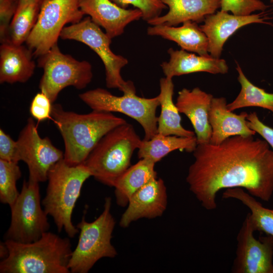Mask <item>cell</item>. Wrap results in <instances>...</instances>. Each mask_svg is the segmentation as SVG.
<instances>
[{
	"mask_svg": "<svg viewBox=\"0 0 273 273\" xmlns=\"http://www.w3.org/2000/svg\"><path fill=\"white\" fill-rule=\"evenodd\" d=\"M186 177L190 191L207 210L222 189L240 188L268 202L273 195V151L263 139L235 135L218 145L197 144Z\"/></svg>",
	"mask_w": 273,
	"mask_h": 273,
	"instance_id": "obj_1",
	"label": "cell"
},
{
	"mask_svg": "<svg viewBox=\"0 0 273 273\" xmlns=\"http://www.w3.org/2000/svg\"><path fill=\"white\" fill-rule=\"evenodd\" d=\"M51 119L63 139L64 159L71 165L84 163L106 134L127 122L113 113L92 110L78 114L66 111L58 104H53Z\"/></svg>",
	"mask_w": 273,
	"mask_h": 273,
	"instance_id": "obj_2",
	"label": "cell"
},
{
	"mask_svg": "<svg viewBox=\"0 0 273 273\" xmlns=\"http://www.w3.org/2000/svg\"><path fill=\"white\" fill-rule=\"evenodd\" d=\"M5 242L9 254L1 261V273L70 272L68 264L72 250L67 238L48 231L31 243Z\"/></svg>",
	"mask_w": 273,
	"mask_h": 273,
	"instance_id": "obj_3",
	"label": "cell"
},
{
	"mask_svg": "<svg viewBox=\"0 0 273 273\" xmlns=\"http://www.w3.org/2000/svg\"><path fill=\"white\" fill-rule=\"evenodd\" d=\"M90 176L91 173L83 163L71 165L64 159L49 172L41 204L46 213L52 217L58 232L63 229L70 238L79 232L72 223V214L83 185Z\"/></svg>",
	"mask_w": 273,
	"mask_h": 273,
	"instance_id": "obj_4",
	"label": "cell"
},
{
	"mask_svg": "<svg viewBox=\"0 0 273 273\" xmlns=\"http://www.w3.org/2000/svg\"><path fill=\"white\" fill-rule=\"evenodd\" d=\"M142 141L133 125L126 122L106 134L83 164L97 180L114 187L117 180L131 166L132 154Z\"/></svg>",
	"mask_w": 273,
	"mask_h": 273,
	"instance_id": "obj_5",
	"label": "cell"
},
{
	"mask_svg": "<svg viewBox=\"0 0 273 273\" xmlns=\"http://www.w3.org/2000/svg\"><path fill=\"white\" fill-rule=\"evenodd\" d=\"M111 198L106 197L102 213L95 220L87 222L84 216L76 225L80 232L78 241L72 251L68 267L71 273H87L104 257L117 255L111 244L115 220L111 213Z\"/></svg>",
	"mask_w": 273,
	"mask_h": 273,
	"instance_id": "obj_6",
	"label": "cell"
},
{
	"mask_svg": "<svg viewBox=\"0 0 273 273\" xmlns=\"http://www.w3.org/2000/svg\"><path fill=\"white\" fill-rule=\"evenodd\" d=\"M38 66L43 70L39 88L54 103L64 88L72 86L78 89L85 88L92 81L91 64L78 61L62 53L58 43L38 57Z\"/></svg>",
	"mask_w": 273,
	"mask_h": 273,
	"instance_id": "obj_7",
	"label": "cell"
},
{
	"mask_svg": "<svg viewBox=\"0 0 273 273\" xmlns=\"http://www.w3.org/2000/svg\"><path fill=\"white\" fill-rule=\"evenodd\" d=\"M60 38L83 43L98 55L105 67L108 88H117L123 94L136 93L133 82L124 80L121 74V69L128 63L127 59L112 51L110 47L112 38L89 16L77 23L65 27Z\"/></svg>",
	"mask_w": 273,
	"mask_h": 273,
	"instance_id": "obj_8",
	"label": "cell"
},
{
	"mask_svg": "<svg viewBox=\"0 0 273 273\" xmlns=\"http://www.w3.org/2000/svg\"><path fill=\"white\" fill-rule=\"evenodd\" d=\"M80 99L92 110L124 114L136 121L143 127L144 140H149L157 133L156 110L160 106L159 97H140L136 93L113 95L98 87L79 95Z\"/></svg>",
	"mask_w": 273,
	"mask_h": 273,
	"instance_id": "obj_9",
	"label": "cell"
},
{
	"mask_svg": "<svg viewBox=\"0 0 273 273\" xmlns=\"http://www.w3.org/2000/svg\"><path fill=\"white\" fill-rule=\"evenodd\" d=\"M39 183L24 180L17 199L11 206L10 224L5 240L29 243L38 240L48 232L50 225L41 207Z\"/></svg>",
	"mask_w": 273,
	"mask_h": 273,
	"instance_id": "obj_10",
	"label": "cell"
},
{
	"mask_svg": "<svg viewBox=\"0 0 273 273\" xmlns=\"http://www.w3.org/2000/svg\"><path fill=\"white\" fill-rule=\"evenodd\" d=\"M84 15L79 0H42L36 24L25 42L26 46L38 58L58 43L67 24L80 22Z\"/></svg>",
	"mask_w": 273,
	"mask_h": 273,
	"instance_id": "obj_11",
	"label": "cell"
},
{
	"mask_svg": "<svg viewBox=\"0 0 273 273\" xmlns=\"http://www.w3.org/2000/svg\"><path fill=\"white\" fill-rule=\"evenodd\" d=\"M16 141L17 161H22L27 164L29 179L46 181L52 168L64 158V153L48 137L39 135L32 117L27 119Z\"/></svg>",
	"mask_w": 273,
	"mask_h": 273,
	"instance_id": "obj_12",
	"label": "cell"
},
{
	"mask_svg": "<svg viewBox=\"0 0 273 273\" xmlns=\"http://www.w3.org/2000/svg\"><path fill=\"white\" fill-rule=\"evenodd\" d=\"M248 213L237 236L234 273H273V237L266 235L257 239Z\"/></svg>",
	"mask_w": 273,
	"mask_h": 273,
	"instance_id": "obj_13",
	"label": "cell"
},
{
	"mask_svg": "<svg viewBox=\"0 0 273 273\" xmlns=\"http://www.w3.org/2000/svg\"><path fill=\"white\" fill-rule=\"evenodd\" d=\"M264 11L257 14L239 16L220 10L205 18L200 26L208 40V53L219 58L224 43L239 29L252 23L270 24Z\"/></svg>",
	"mask_w": 273,
	"mask_h": 273,
	"instance_id": "obj_14",
	"label": "cell"
},
{
	"mask_svg": "<svg viewBox=\"0 0 273 273\" xmlns=\"http://www.w3.org/2000/svg\"><path fill=\"white\" fill-rule=\"evenodd\" d=\"M167 206L166 188L164 181L155 178L136 191L130 198L119 225L125 228L141 218L161 216Z\"/></svg>",
	"mask_w": 273,
	"mask_h": 273,
	"instance_id": "obj_15",
	"label": "cell"
},
{
	"mask_svg": "<svg viewBox=\"0 0 273 273\" xmlns=\"http://www.w3.org/2000/svg\"><path fill=\"white\" fill-rule=\"evenodd\" d=\"M80 9L111 38L121 35L126 26L143 17L138 9H126L111 0H79Z\"/></svg>",
	"mask_w": 273,
	"mask_h": 273,
	"instance_id": "obj_16",
	"label": "cell"
},
{
	"mask_svg": "<svg viewBox=\"0 0 273 273\" xmlns=\"http://www.w3.org/2000/svg\"><path fill=\"white\" fill-rule=\"evenodd\" d=\"M213 96L195 87L183 88L178 92L175 105L180 113L190 120L195 130L197 144L209 143L212 129L209 113Z\"/></svg>",
	"mask_w": 273,
	"mask_h": 273,
	"instance_id": "obj_17",
	"label": "cell"
},
{
	"mask_svg": "<svg viewBox=\"0 0 273 273\" xmlns=\"http://www.w3.org/2000/svg\"><path fill=\"white\" fill-rule=\"evenodd\" d=\"M225 98L212 99L209 113V122L212 129L209 143L218 145L228 138L235 135H254L256 133L247 124L246 112L235 114L227 108Z\"/></svg>",
	"mask_w": 273,
	"mask_h": 273,
	"instance_id": "obj_18",
	"label": "cell"
},
{
	"mask_svg": "<svg viewBox=\"0 0 273 273\" xmlns=\"http://www.w3.org/2000/svg\"><path fill=\"white\" fill-rule=\"evenodd\" d=\"M170 56L168 62H163L161 66L165 77L172 78L192 73L205 72L209 73L225 74L229 67L226 61L222 59L208 56L196 55L186 51L168 50Z\"/></svg>",
	"mask_w": 273,
	"mask_h": 273,
	"instance_id": "obj_19",
	"label": "cell"
},
{
	"mask_svg": "<svg viewBox=\"0 0 273 273\" xmlns=\"http://www.w3.org/2000/svg\"><path fill=\"white\" fill-rule=\"evenodd\" d=\"M31 50L23 44L5 42L0 47V83L27 81L36 67Z\"/></svg>",
	"mask_w": 273,
	"mask_h": 273,
	"instance_id": "obj_20",
	"label": "cell"
},
{
	"mask_svg": "<svg viewBox=\"0 0 273 273\" xmlns=\"http://www.w3.org/2000/svg\"><path fill=\"white\" fill-rule=\"evenodd\" d=\"M169 8L168 12L147 22L151 25L175 26L184 22L204 21L206 16L220 8L221 0H161Z\"/></svg>",
	"mask_w": 273,
	"mask_h": 273,
	"instance_id": "obj_21",
	"label": "cell"
},
{
	"mask_svg": "<svg viewBox=\"0 0 273 273\" xmlns=\"http://www.w3.org/2000/svg\"><path fill=\"white\" fill-rule=\"evenodd\" d=\"M147 33L174 41L186 51L201 56L209 55L208 38L196 22L186 21L180 27L152 25L148 28Z\"/></svg>",
	"mask_w": 273,
	"mask_h": 273,
	"instance_id": "obj_22",
	"label": "cell"
},
{
	"mask_svg": "<svg viewBox=\"0 0 273 273\" xmlns=\"http://www.w3.org/2000/svg\"><path fill=\"white\" fill-rule=\"evenodd\" d=\"M155 164L149 158L140 159L119 177L114 186L116 201L118 206H127L130 197L136 191L157 177Z\"/></svg>",
	"mask_w": 273,
	"mask_h": 273,
	"instance_id": "obj_23",
	"label": "cell"
},
{
	"mask_svg": "<svg viewBox=\"0 0 273 273\" xmlns=\"http://www.w3.org/2000/svg\"><path fill=\"white\" fill-rule=\"evenodd\" d=\"M159 85L161 112L158 117L157 132L165 135L196 136L195 132L185 129L181 125L180 113L173 101L174 84L172 78H161Z\"/></svg>",
	"mask_w": 273,
	"mask_h": 273,
	"instance_id": "obj_24",
	"label": "cell"
},
{
	"mask_svg": "<svg viewBox=\"0 0 273 273\" xmlns=\"http://www.w3.org/2000/svg\"><path fill=\"white\" fill-rule=\"evenodd\" d=\"M197 146L196 136L165 135L157 132L149 140H142L138 149V156L139 159L149 158L156 163L174 150L193 153Z\"/></svg>",
	"mask_w": 273,
	"mask_h": 273,
	"instance_id": "obj_25",
	"label": "cell"
},
{
	"mask_svg": "<svg viewBox=\"0 0 273 273\" xmlns=\"http://www.w3.org/2000/svg\"><path fill=\"white\" fill-rule=\"evenodd\" d=\"M42 0H19L4 42L23 44L37 21ZM2 42V43H3Z\"/></svg>",
	"mask_w": 273,
	"mask_h": 273,
	"instance_id": "obj_26",
	"label": "cell"
},
{
	"mask_svg": "<svg viewBox=\"0 0 273 273\" xmlns=\"http://www.w3.org/2000/svg\"><path fill=\"white\" fill-rule=\"evenodd\" d=\"M223 199L239 200L250 211L248 213L255 231H259L273 237V209L266 208L244 189L235 188L225 189Z\"/></svg>",
	"mask_w": 273,
	"mask_h": 273,
	"instance_id": "obj_27",
	"label": "cell"
},
{
	"mask_svg": "<svg viewBox=\"0 0 273 273\" xmlns=\"http://www.w3.org/2000/svg\"><path fill=\"white\" fill-rule=\"evenodd\" d=\"M238 80L241 84V90L236 98L227 104L228 110L234 111L248 107H258L273 113V93L266 92L264 89L254 85L246 77L240 65L237 63Z\"/></svg>",
	"mask_w": 273,
	"mask_h": 273,
	"instance_id": "obj_28",
	"label": "cell"
},
{
	"mask_svg": "<svg viewBox=\"0 0 273 273\" xmlns=\"http://www.w3.org/2000/svg\"><path fill=\"white\" fill-rule=\"evenodd\" d=\"M21 176L18 163L0 159V201L10 207L20 193L16 187L17 181Z\"/></svg>",
	"mask_w": 273,
	"mask_h": 273,
	"instance_id": "obj_29",
	"label": "cell"
},
{
	"mask_svg": "<svg viewBox=\"0 0 273 273\" xmlns=\"http://www.w3.org/2000/svg\"><path fill=\"white\" fill-rule=\"evenodd\" d=\"M268 6L260 0H221V10L239 16L251 15L256 11H264Z\"/></svg>",
	"mask_w": 273,
	"mask_h": 273,
	"instance_id": "obj_30",
	"label": "cell"
},
{
	"mask_svg": "<svg viewBox=\"0 0 273 273\" xmlns=\"http://www.w3.org/2000/svg\"><path fill=\"white\" fill-rule=\"evenodd\" d=\"M118 6L125 8L130 5L141 10L143 19L148 21L160 15L167 8L161 0H111Z\"/></svg>",
	"mask_w": 273,
	"mask_h": 273,
	"instance_id": "obj_31",
	"label": "cell"
},
{
	"mask_svg": "<svg viewBox=\"0 0 273 273\" xmlns=\"http://www.w3.org/2000/svg\"><path fill=\"white\" fill-rule=\"evenodd\" d=\"M53 104L44 93L40 92L36 94L30 104L29 111L31 116L38 122L51 119Z\"/></svg>",
	"mask_w": 273,
	"mask_h": 273,
	"instance_id": "obj_32",
	"label": "cell"
},
{
	"mask_svg": "<svg viewBox=\"0 0 273 273\" xmlns=\"http://www.w3.org/2000/svg\"><path fill=\"white\" fill-rule=\"evenodd\" d=\"M19 0H0V40H5L10 23L17 8Z\"/></svg>",
	"mask_w": 273,
	"mask_h": 273,
	"instance_id": "obj_33",
	"label": "cell"
},
{
	"mask_svg": "<svg viewBox=\"0 0 273 273\" xmlns=\"http://www.w3.org/2000/svg\"><path fill=\"white\" fill-rule=\"evenodd\" d=\"M247 124L250 128L259 134L267 143L273 151V128L262 122L255 112L248 114Z\"/></svg>",
	"mask_w": 273,
	"mask_h": 273,
	"instance_id": "obj_34",
	"label": "cell"
},
{
	"mask_svg": "<svg viewBox=\"0 0 273 273\" xmlns=\"http://www.w3.org/2000/svg\"><path fill=\"white\" fill-rule=\"evenodd\" d=\"M0 159L18 163L17 141L2 128L0 129Z\"/></svg>",
	"mask_w": 273,
	"mask_h": 273,
	"instance_id": "obj_35",
	"label": "cell"
},
{
	"mask_svg": "<svg viewBox=\"0 0 273 273\" xmlns=\"http://www.w3.org/2000/svg\"><path fill=\"white\" fill-rule=\"evenodd\" d=\"M9 254V250L5 242H1L0 244V257L3 260L6 258Z\"/></svg>",
	"mask_w": 273,
	"mask_h": 273,
	"instance_id": "obj_36",
	"label": "cell"
},
{
	"mask_svg": "<svg viewBox=\"0 0 273 273\" xmlns=\"http://www.w3.org/2000/svg\"><path fill=\"white\" fill-rule=\"evenodd\" d=\"M270 3L273 5V0H270Z\"/></svg>",
	"mask_w": 273,
	"mask_h": 273,
	"instance_id": "obj_37",
	"label": "cell"
}]
</instances>
